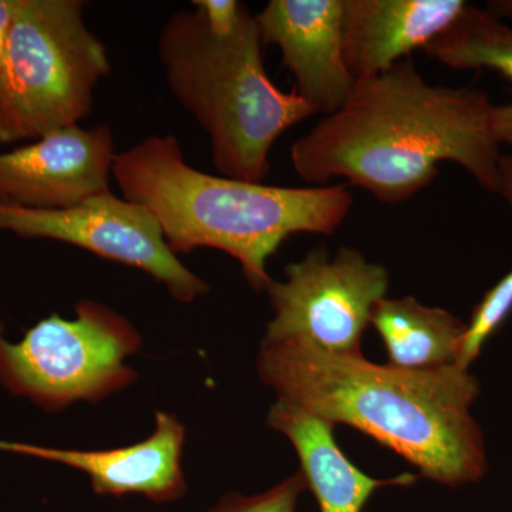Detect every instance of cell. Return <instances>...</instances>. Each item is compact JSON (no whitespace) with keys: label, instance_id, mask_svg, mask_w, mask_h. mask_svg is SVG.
I'll return each mask as SVG.
<instances>
[{"label":"cell","instance_id":"obj_1","mask_svg":"<svg viewBox=\"0 0 512 512\" xmlns=\"http://www.w3.org/2000/svg\"><path fill=\"white\" fill-rule=\"evenodd\" d=\"M494 106L481 90L427 82L407 57L356 80L343 106L292 144L293 170L312 184L345 178L394 205L429 187L448 161L497 194Z\"/></svg>","mask_w":512,"mask_h":512},{"label":"cell","instance_id":"obj_2","mask_svg":"<svg viewBox=\"0 0 512 512\" xmlns=\"http://www.w3.org/2000/svg\"><path fill=\"white\" fill-rule=\"evenodd\" d=\"M258 372L278 400L362 431L436 483L461 487L487 473L483 430L471 414L480 382L457 365L404 370L301 340H262Z\"/></svg>","mask_w":512,"mask_h":512},{"label":"cell","instance_id":"obj_3","mask_svg":"<svg viewBox=\"0 0 512 512\" xmlns=\"http://www.w3.org/2000/svg\"><path fill=\"white\" fill-rule=\"evenodd\" d=\"M113 180L123 197L157 218L171 251L220 249L237 259L254 291L274 279L268 259L292 235H333L353 205L346 185L274 187L195 170L174 136H153L117 153Z\"/></svg>","mask_w":512,"mask_h":512},{"label":"cell","instance_id":"obj_4","mask_svg":"<svg viewBox=\"0 0 512 512\" xmlns=\"http://www.w3.org/2000/svg\"><path fill=\"white\" fill-rule=\"evenodd\" d=\"M158 57L174 99L210 137L222 177L264 183L276 140L316 114L269 79L264 40L248 8L227 33L208 28L197 10L174 13L158 37Z\"/></svg>","mask_w":512,"mask_h":512},{"label":"cell","instance_id":"obj_5","mask_svg":"<svg viewBox=\"0 0 512 512\" xmlns=\"http://www.w3.org/2000/svg\"><path fill=\"white\" fill-rule=\"evenodd\" d=\"M82 0H22L0 57V144L79 126L111 63Z\"/></svg>","mask_w":512,"mask_h":512},{"label":"cell","instance_id":"obj_6","mask_svg":"<svg viewBox=\"0 0 512 512\" xmlns=\"http://www.w3.org/2000/svg\"><path fill=\"white\" fill-rule=\"evenodd\" d=\"M140 346L141 336L124 316L82 301L74 319L52 315L19 343L0 339V382L45 409L99 402L137 379L126 360Z\"/></svg>","mask_w":512,"mask_h":512},{"label":"cell","instance_id":"obj_7","mask_svg":"<svg viewBox=\"0 0 512 512\" xmlns=\"http://www.w3.org/2000/svg\"><path fill=\"white\" fill-rule=\"evenodd\" d=\"M284 272V282L272 281L266 289L274 319L264 340H301L326 352L362 353L373 309L389 289V271L357 249L342 247L332 259L326 249H315Z\"/></svg>","mask_w":512,"mask_h":512},{"label":"cell","instance_id":"obj_8","mask_svg":"<svg viewBox=\"0 0 512 512\" xmlns=\"http://www.w3.org/2000/svg\"><path fill=\"white\" fill-rule=\"evenodd\" d=\"M0 231L55 239L140 269L161 282L177 302L191 303L208 292L207 282L168 247L153 212L111 191L64 210L0 204Z\"/></svg>","mask_w":512,"mask_h":512},{"label":"cell","instance_id":"obj_9","mask_svg":"<svg viewBox=\"0 0 512 512\" xmlns=\"http://www.w3.org/2000/svg\"><path fill=\"white\" fill-rule=\"evenodd\" d=\"M113 130L64 128L0 154V204L64 210L110 191L116 160Z\"/></svg>","mask_w":512,"mask_h":512},{"label":"cell","instance_id":"obj_10","mask_svg":"<svg viewBox=\"0 0 512 512\" xmlns=\"http://www.w3.org/2000/svg\"><path fill=\"white\" fill-rule=\"evenodd\" d=\"M345 0H271L255 15L264 45L281 50L293 92L315 113L343 106L356 80L343 59Z\"/></svg>","mask_w":512,"mask_h":512},{"label":"cell","instance_id":"obj_11","mask_svg":"<svg viewBox=\"0 0 512 512\" xmlns=\"http://www.w3.org/2000/svg\"><path fill=\"white\" fill-rule=\"evenodd\" d=\"M185 429L174 414L158 412L146 440L110 450H64L0 440V451L55 461L83 471L99 495L141 494L154 503L183 497L187 484L181 467Z\"/></svg>","mask_w":512,"mask_h":512},{"label":"cell","instance_id":"obj_12","mask_svg":"<svg viewBox=\"0 0 512 512\" xmlns=\"http://www.w3.org/2000/svg\"><path fill=\"white\" fill-rule=\"evenodd\" d=\"M463 0H345L343 59L353 79L386 72L451 25Z\"/></svg>","mask_w":512,"mask_h":512},{"label":"cell","instance_id":"obj_13","mask_svg":"<svg viewBox=\"0 0 512 512\" xmlns=\"http://www.w3.org/2000/svg\"><path fill=\"white\" fill-rule=\"evenodd\" d=\"M268 426L291 441L301 471L318 500L320 512H362L375 491L394 485H412L417 476L404 473L377 480L359 470L340 450L329 421L276 400L268 413Z\"/></svg>","mask_w":512,"mask_h":512},{"label":"cell","instance_id":"obj_14","mask_svg":"<svg viewBox=\"0 0 512 512\" xmlns=\"http://www.w3.org/2000/svg\"><path fill=\"white\" fill-rule=\"evenodd\" d=\"M370 325L383 340L387 365L404 370L456 365L467 328L453 313L423 305L413 296L382 299Z\"/></svg>","mask_w":512,"mask_h":512},{"label":"cell","instance_id":"obj_15","mask_svg":"<svg viewBox=\"0 0 512 512\" xmlns=\"http://www.w3.org/2000/svg\"><path fill=\"white\" fill-rule=\"evenodd\" d=\"M424 52L457 70H495L512 82V28L487 9L468 6ZM493 126L500 146L512 151V101L494 106Z\"/></svg>","mask_w":512,"mask_h":512},{"label":"cell","instance_id":"obj_16","mask_svg":"<svg viewBox=\"0 0 512 512\" xmlns=\"http://www.w3.org/2000/svg\"><path fill=\"white\" fill-rule=\"evenodd\" d=\"M512 313V271L487 291L474 308L461 342L456 365L470 369L488 342Z\"/></svg>","mask_w":512,"mask_h":512},{"label":"cell","instance_id":"obj_17","mask_svg":"<svg viewBox=\"0 0 512 512\" xmlns=\"http://www.w3.org/2000/svg\"><path fill=\"white\" fill-rule=\"evenodd\" d=\"M306 488L308 483L299 470L265 493L225 495L208 512H296V504Z\"/></svg>","mask_w":512,"mask_h":512},{"label":"cell","instance_id":"obj_18","mask_svg":"<svg viewBox=\"0 0 512 512\" xmlns=\"http://www.w3.org/2000/svg\"><path fill=\"white\" fill-rule=\"evenodd\" d=\"M512 207V151L503 154L498 165V192Z\"/></svg>","mask_w":512,"mask_h":512},{"label":"cell","instance_id":"obj_19","mask_svg":"<svg viewBox=\"0 0 512 512\" xmlns=\"http://www.w3.org/2000/svg\"><path fill=\"white\" fill-rule=\"evenodd\" d=\"M22 0H0V35L5 36Z\"/></svg>","mask_w":512,"mask_h":512},{"label":"cell","instance_id":"obj_20","mask_svg":"<svg viewBox=\"0 0 512 512\" xmlns=\"http://www.w3.org/2000/svg\"><path fill=\"white\" fill-rule=\"evenodd\" d=\"M488 12L497 18H512V0H493L488 3Z\"/></svg>","mask_w":512,"mask_h":512},{"label":"cell","instance_id":"obj_21","mask_svg":"<svg viewBox=\"0 0 512 512\" xmlns=\"http://www.w3.org/2000/svg\"><path fill=\"white\" fill-rule=\"evenodd\" d=\"M3 39H5V36L0 35V57H2Z\"/></svg>","mask_w":512,"mask_h":512},{"label":"cell","instance_id":"obj_22","mask_svg":"<svg viewBox=\"0 0 512 512\" xmlns=\"http://www.w3.org/2000/svg\"><path fill=\"white\" fill-rule=\"evenodd\" d=\"M3 338V325H2V320H0V339Z\"/></svg>","mask_w":512,"mask_h":512}]
</instances>
